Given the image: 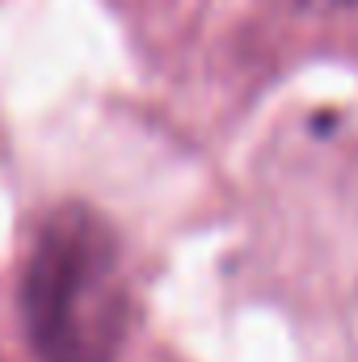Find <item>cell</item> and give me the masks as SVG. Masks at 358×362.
<instances>
[{
  "instance_id": "1",
  "label": "cell",
  "mask_w": 358,
  "mask_h": 362,
  "mask_svg": "<svg viewBox=\"0 0 358 362\" xmlns=\"http://www.w3.org/2000/svg\"><path fill=\"white\" fill-rule=\"evenodd\" d=\"M21 316L38 362H114L131 333V291L114 228L81 202L47 215L21 274Z\"/></svg>"
},
{
  "instance_id": "2",
  "label": "cell",
  "mask_w": 358,
  "mask_h": 362,
  "mask_svg": "<svg viewBox=\"0 0 358 362\" xmlns=\"http://www.w3.org/2000/svg\"><path fill=\"white\" fill-rule=\"evenodd\" d=\"M304 8H316V13H329V8H350L358 0H299Z\"/></svg>"
}]
</instances>
